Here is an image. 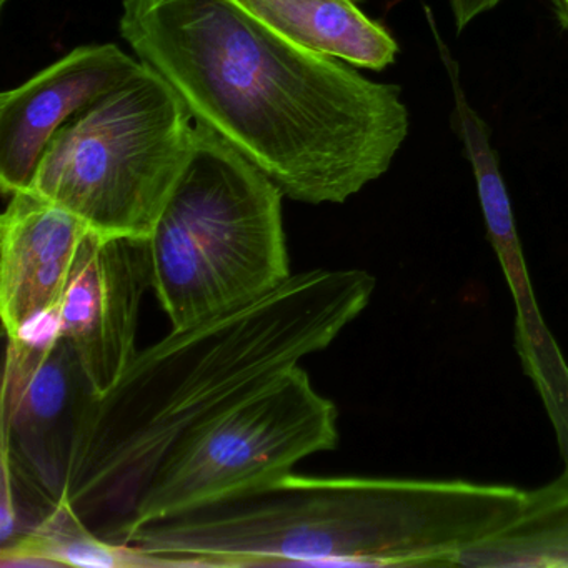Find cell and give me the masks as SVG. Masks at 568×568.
Segmentation results:
<instances>
[{
    "instance_id": "6da1fadb",
    "label": "cell",
    "mask_w": 568,
    "mask_h": 568,
    "mask_svg": "<svg viewBox=\"0 0 568 568\" xmlns=\"http://www.w3.org/2000/svg\"><path fill=\"white\" fill-rule=\"evenodd\" d=\"M142 64L284 195L342 204L390 169L410 129L402 89L272 31L239 0H124Z\"/></svg>"
},
{
    "instance_id": "7a4b0ae2",
    "label": "cell",
    "mask_w": 568,
    "mask_h": 568,
    "mask_svg": "<svg viewBox=\"0 0 568 568\" xmlns=\"http://www.w3.org/2000/svg\"><path fill=\"white\" fill-rule=\"evenodd\" d=\"M374 291V275L358 268L302 272L135 352L85 412L64 505L119 545L152 475L184 435L331 347Z\"/></svg>"
},
{
    "instance_id": "3957f363",
    "label": "cell",
    "mask_w": 568,
    "mask_h": 568,
    "mask_svg": "<svg viewBox=\"0 0 568 568\" xmlns=\"http://www.w3.org/2000/svg\"><path fill=\"white\" fill-rule=\"evenodd\" d=\"M510 485L301 477L132 525L139 565L458 567L524 510Z\"/></svg>"
},
{
    "instance_id": "277c9868",
    "label": "cell",
    "mask_w": 568,
    "mask_h": 568,
    "mask_svg": "<svg viewBox=\"0 0 568 568\" xmlns=\"http://www.w3.org/2000/svg\"><path fill=\"white\" fill-rule=\"evenodd\" d=\"M282 195L254 162L195 124L194 154L148 239L152 288L172 328L247 304L291 277Z\"/></svg>"
},
{
    "instance_id": "5b68a950",
    "label": "cell",
    "mask_w": 568,
    "mask_h": 568,
    "mask_svg": "<svg viewBox=\"0 0 568 568\" xmlns=\"http://www.w3.org/2000/svg\"><path fill=\"white\" fill-rule=\"evenodd\" d=\"M192 121L144 65L55 132L29 189L98 234L148 241L194 154Z\"/></svg>"
},
{
    "instance_id": "8992f818",
    "label": "cell",
    "mask_w": 568,
    "mask_h": 568,
    "mask_svg": "<svg viewBox=\"0 0 568 568\" xmlns=\"http://www.w3.org/2000/svg\"><path fill=\"white\" fill-rule=\"evenodd\" d=\"M337 444L334 402L315 390L301 365L288 368L175 444L139 498L124 535L141 521L191 510L284 477L305 457L334 450Z\"/></svg>"
},
{
    "instance_id": "52a82bcc",
    "label": "cell",
    "mask_w": 568,
    "mask_h": 568,
    "mask_svg": "<svg viewBox=\"0 0 568 568\" xmlns=\"http://www.w3.org/2000/svg\"><path fill=\"white\" fill-rule=\"evenodd\" d=\"M95 392L74 345L62 335L9 338L2 388V540L16 534L18 505L34 527L65 504L75 442Z\"/></svg>"
},
{
    "instance_id": "ba28073f",
    "label": "cell",
    "mask_w": 568,
    "mask_h": 568,
    "mask_svg": "<svg viewBox=\"0 0 568 568\" xmlns=\"http://www.w3.org/2000/svg\"><path fill=\"white\" fill-rule=\"evenodd\" d=\"M152 288L148 241L89 232L58 308L59 335L74 345L98 395L135 355L142 297Z\"/></svg>"
},
{
    "instance_id": "9c48e42d",
    "label": "cell",
    "mask_w": 568,
    "mask_h": 568,
    "mask_svg": "<svg viewBox=\"0 0 568 568\" xmlns=\"http://www.w3.org/2000/svg\"><path fill=\"white\" fill-rule=\"evenodd\" d=\"M144 68L118 45H84L0 95V187L6 195L32 184L42 154L72 115L131 81Z\"/></svg>"
},
{
    "instance_id": "30bf717a",
    "label": "cell",
    "mask_w": 568,
    "mask_h": 568,
    "mask_svg": "<svg viewBox=\"0 0 568 568\" xmlns=\"http://www.w3.org/2000/svg\"><path fill=\"white\" fill-rule=\"evenodd\" d=\"M91 227L31 189L0 219V315L9 338L61 305Z\"/></svg>"
},
{
    "instance_id": "8fae6325",
    "label": "cell",
    "mask_w": 568,
    "mask_h": 568,
    "mask_svg": "<svg viewBox=\"0 0 568 568\" xmlns=\"http://www.w3.org/2000/svg\"><path fill=\"white\" fill-rule=\"evenodd\" d=\"M358 0H239V4L287 41L341 59L354 68L384 71L398 44L372 21Z\"/></svg>"
},
{
    "instance_id": "7c38bea8",
    "label": "cell",
    "mask_w": 568,
    "mask_h": 568,
    "mask_svg": "<svg viewBox=\"0 0 568 568\" xmlns=\"http://www.w3.org/2000/svg\"><path fill=\"white\" fill-rule=\"evenodd\" d=\"M2 565L54 564L75 567H125L139 565L124 545L95 535L78 515L62 505L41 524L2 545Z\"/></svg>"
},
{
    "instance_id": "4fadbf2b",
    "label": "cell",
    "mask_w": 568,
    "mask_h": 568,
    "mask_svg": "<svg viewBox=\"0 0 568 568\" xmlns=\"http://www.w3.org/2000/svg\"><path fill=\"white\" fill-rule=\"evenodd\" d=\"M500 2L501 0H450L457 31H464L474 19H477L484 12L490 11Z\"/></svg>"
},
{
    "instance_id": "5bb4252c",
    "label": "cell",
    "mask_w": 568,
    "mask_h": 568,
    "mask_svg": "<svg viewBox=\"0 0 568 568\" xmlns=\"http://www.w3.org/2000/svg\"><path fill=\"white\" fill-rule=\"evenodd\" d=\"M551 6H554L555 14H557L561 28L568 31V0H551Z\"/></svg>"
},
{
    "instance_id": "9a60e30c",
    "label": "cell",
    "mask_w": 568,
    "mask_h": 568,
    "mask_svg": "<svg viewBox=\"0 0 568 568\" xmlns=\"http://www.w3.org/2000/svg\"><path fill=\"white\" fill-rule=\"evenodd\" d=\"M6 4H8V0H0V6H2V8H4Z\"/></svg>"
}]
</instances>
